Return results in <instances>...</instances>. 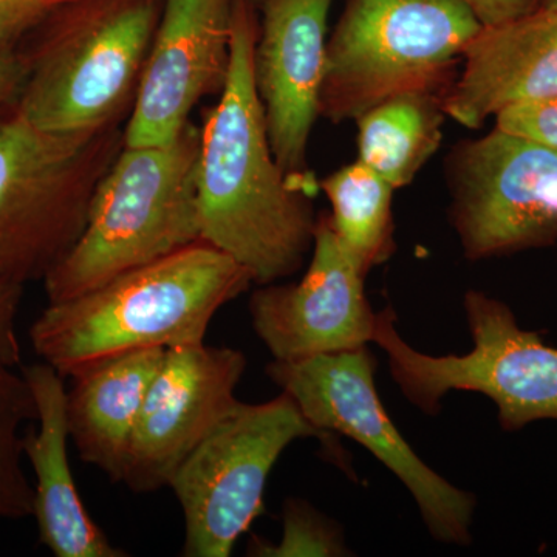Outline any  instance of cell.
Masks as SVG:
<instances>
[{"mask_svg":"<svg viewBox=\"0 0 557 557\" xmlns=\"http://www.w3.org/2000/svg\"><path fill=\"white\" fill-rule=\"evenodd\" d=\"M258 35L255 9L236 0L228 75L200 129L197 197L201 242L269 285L304 265L317 218L271 150L252 69Z\"/></svg>","mask_w":557,"mask_h":557,"instance_id":"1","label":"cell"},{"mask_svg":"<svg viewBox=\"0 0 557 557\" xmlns=\"http://www.w3.org/2000/svg\"><path fill=\"white\" fill-rule=\"evenodd\" d=\"M251 284L236 260L200 240L75 298L49 302L33 322L32 346L72 379L131 351L203 343L215 313Z\"/></svg>","mask_w":557,"mask_h":557,"instance_id":"2","label":"cell"},{"mask_svg":"<svg viewBox=\"0 0 557 557\" xmlns=\"http://www.w3.org/2000/svg\"><path fill=\"white\" fill-rule=\"evenodd\" d=\"M200 129L164 146H124L95 186L78 239L44 277L49 302L201 240L197 163Z\"/></svg>","mask_w":557,"mask_h":557,"instance_id":"3","label":"cell"},{"mask_svg":"<svg viewBox=\"0 0 557 557\" xmlns=\"http://www.w3.org/2000/svg\"><path fill=\"white\" fill-rule=\"evenodd\" d=\"M480 28L461 0H348L325 50L319 112L343 123L401 95H445Z\"/></svg>","mask_w":557,"mask_h":557,"instance_id":"4","label":"cell"},{"mask_svg":"<svg viewBox=\"0 0 557 557\" xmlns=\"http://www.w3.org/2000/svg\"><path fill=\"white\" fill-rule=\"evenodd\" d=\"M124 135L39 131L20 113L0 120V278H44L86 223L95 186Z\"/></svg>","mask_w":557,"mask_h":557,"instance_id":"5","label":"cell"},{"mask_svg":"<svg viewBox=\"0 0 557 557\" xmlns=\"http://www.w3.org/2000/svg\"><path fill=\"white\" fill-rule=\"evenodd\" d=\"M463 304L474 341L467 355L418 351L399 335L391 307L376 313L372 343L386 351L403 395L428 416H437L449 392H479L497 406L498 423L508 432L533 421H557V348L541 332L519 327L502 300L469 289Z\"/></svg>","mask_w":557,"mask_h":557,"instance_id":"6","label":"cell"},{"mask_svg":"<svg viewBox=\"0 0 557 557\" xmlns=\"http://www.w3.org/2000/svg\"><path fill=\"white\" fill-rule=\"evenodd\" d=\"M160 16L156 0H83L27 64L16 112L49 134L115 126L135 98Z\"/></svg>","mask_w":557,"mask_h":557,"instance_id":"7","label":"cell"},{"mask_svg":"<svg viewBox=\"0 0 557 557\" xmlns=\"http://www.w3.org/2000/svg\"><path fill=\"white\" fill-rule=\"evenodd\" d=\"M333 434L307 420L282 392L265 403L239 401L180 465L170 486L185 520V557H228L263 512L274 465L293 442Z\"/></svg>","mask_w":557,"mask_h":557,"instance_id":"8","label":"cell"},{"mask_svg":"<svg viewBox=\"0 0 557 557\" xmlns=\"http://www.w3.org/2000/svg\"><path fill=\"white\" fill-rule=\"evenodd\" d=\"M376 358L368 346L267 366L313 426L346 435L408 487L429 533L443 544H471L475 498L428 467L392 423L375 386Z\"/></svg>","mask_w":557,"mask_h":557,"instance_id":"9","label":"cell"},{"mask_svg":"<svg viewBox=\"0 0 557 557\" xmlns=\"http://www.w3.org/2000/svg\"><path fill=\"white\" fill-rule=\"evenodd\" d=\"M450 220L471 260L557 242V150L494 129L454 150Z\"/></svg>","mask_w":557,"mask_h":557,"instance_id":"10","label":"cell"},{"mask_svg":"<svg viewBox=\"0 0 557 557\" xmlns=\"http://www.w3.org/2000/svg\"><path fill=\"white\" fill-rule=\"evenodd\" d=\"M240 350L203 343L166 348L143 403L124 468L134 493L170 486L180 465L239 403Z\"/></svg>","mask_w":557,"mask_h":557,"instance_id":"11","label":"cell"},{"mask_svg":"<svg viewBox=\"0 0 557 557\" xmlns=\"http://www.w3.org/2000/svg\"><path fill=\"white\" fill-rule=\"evenodd\" d=\"M364 277L336 236L330 215H321L302 278L296 284L260 285L249 299L252 329L276 361L368 346L376 313L366 298Z\"/></svg>","mask_w":557,"mask_h":557,"instance_id":"12","label":"cell"},{"mask_svg":"<svg viewBox=\"0 0 557 557\" xmlns=\"http://www.w3.org/2000/svg\"><path fill=\"white\" fill-rule=\"evenodd\" d=\"M236 0H164L135 91L124 146H164L190 123L201 98L222 91Z\"/></svg>","mask_w":557,"mask_h":557,"instance_id":"13","label":"cell"},{"mask_svg":"<svg viewBox=\"0 0 557 557\" xmlns=\"http://www.w3.org/2000/svg\"><path fill=\"white\" fill-rule=\"evenodd\" d=\"M332 0H270L255 49V86L271 150L288 177L307 168L321 87Z\"/></svg>","mask_w":557,"mask_h":557,"instance_id":"14","label":"cell"},{"mask_svg":"<svg viewBox=\"0 0 557 557\" xmlns=\"http://www.w3.org/2000/svg\"><path fill=\"white\" fill-rule=\"evenodd\" d=\"M463 61L442 104L446 116L468 129H479L508 106L557 97V9L480 28Z\"/></svg>","mask_w":557,"mask_h":557,"instance_id":"15","label":"cell"},{"mask_svg":"<svg viewBox=\"0 0 557 557\" xmlns=\"http://www.w3.org/2000/svg\"><path fill=\"white\" fill-rule=\"evenodd\" d=\"M35 397L38 429L24 435V456L35 472L33 516L39 539L57 557H126L90 518L70 469L67 388L49 362L22 370Z\"/></svg>","mask_w":557,"mask_h":557,"instance_id":"16","label":"cell"},{"mask_svg":"<svg viewBox=\"0 0 557 557\" xmlns=\"http://www.w3.org/2000/svg\"><path fill=\"white\" fill-rule=\"evenodd\" d=\"M166 348L120 355L72 376L67 391L70 438L81 460L112 482L123 479L143 403Z\"/></svg>","mask_w":557,"mask_h":557,"instance_id":"17","label":"cell"},{"mask_svg":"<svg viewBox=\"0 0 557 557\" xmlns=\"http://www.w3.org/2000/svg\"><path fill=\"white\" fill-rule=\"evenodd\" d=\"M443 95L409 94L362 113L358 149L362 163L395 189L409 185L442 143Z\"/></svg>","mask_w":557,"mask_h":557,"instance_id":"18","label":"cell"},{"mask_svg":"<svg viewBox=\"0 0 557 557\" xmlns=\"http://www.w3.org/2000/svg\"><path fill=\"white\" fill-rule=\"evenodd\" d=\"M332 205L333 230L362 273L381 265L395 251L394 186L358 160L322 180Z\"/></svg>","mask_w":557,"mask_h":557,"instance_id":"19","label":"cell"},{"mask_svg":"<svg viewBox=\"0 0 557 557\" xmlns=\"http://www.w3.org/2000/svg\"><path fill=\"white\" fill-rule=\"evenodd\" d=\"M36 418L38 410L27 380L0 359V519L33 516L35 487L22 467L25 456L21 429Z\"/></svg>","mask_w":557,"mask_h":557,"instance_id":"20","label":"cell"},{"mask_svg":"<svg viewBox=\"0 0 557 557\" xmlns=\"http://www.w3.org/2000/svg\"><path fill=\"white\" fill-rule=\"evenodd\" d=\"M249 555L259 557L346 556L339 528L310 504L289 498L284 505V533L277 544L255 539Z\"/></svg>","mask_w":557,"mask_h":557,"instance_id":"21","label":"cell"},{"mask_svg":"<svg viewBox=\"0 0 557 557\" xmlns=\"http://www.w3.org/2000/svg\"><path fill=\"white\" fill-rule=\"evenodd\" d=\"M496 129L557 150V97L502 109L496 113Z\"/></svg>","mask_w":557,"mask_h":557,"instance_id":"22","label":"cell"},{"mask_svg":"<svg viewBox=\"0 0 557 557\" xmlns=\"http://www.w3.org/2000/svg\"><path fill=\"white\" fill-rule=\"evenodd\" d=\"M70 2L73 0H0V47L10 49L14 40Z\"/></svg>","mask_w":557,"mask_h":557,"instance_id":"23","label":"cell"},{"mask_svg":"<svg viewBox=\"0 0 557 557\" xmlns=\"http://www.w3.org/2000/svg\"><path fill=\"white\" fill-rule=\"evenodd\" d=\"M22 293H24V285L0 278V359L11 368H17L22 361L21 344L16 332Z\"/></svg>","mask_w":557,"mask_h":557,"instance_id":"24","label":"cell"},{"mask_svg":"<svg viewBox=\"0 0 557 557\" xmlns=\"http://www.w3.org/2000/svg\"><path fill=\"white\" fill-rule=\"evenodd\" d=\"M482 27H496L539 9V0H461Z\"/></svg>","mask_w":557,"mask_h":557,"instance_id":"25","label":"cell"},{"mask_svg":"<svg viewBox=\"0 0 557 557\" xmlns=\"http://www.w3.org/2000/svg\"><path fill=\"white\" fill-rule=\"evenodd\" d=\"M27 75V64L10 49L0 47V106L20 94Z\"/></svg>","mask_w":557,"mask_h":557,"instance_id":"26","label":"cell"},{"mask_svg":"<svg viewBox=\"0 0 557 557\" xmlns=\"http://www.w3.org/2000/svg\"><path fill=\"white\" fill-rule=\"evenodd\" d=\"M245 2L249 3L255 10H262L270 0H245Z\"/></svg>","mask_w":557,"mask_h":557,"instance_id":"27","label":"cell"},{"mask_svg":"<svg viewBox=\"0 0 557 557\" xmlns=\"http://www.w3.org/2000/svg\"><path fill=\"white\" fill-rule=\"evenodd\" d=\"M539 9H557V0H539Z\"/></svg>","mask_w":557,"mask_h":557,"instance_id":"28","label":"cell"}]
</instances>
